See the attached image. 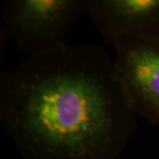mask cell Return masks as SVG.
Returning a JSON list of instances; mask_svg holds the SVG:
<instances>
[{"label":"cell","instance_id":"6da1fadb","mask_svg":"<svg viewBox=\"0 0 159 159\" xmlns=\"http://www.w3.org/2000/svg\"><path fill=\"white\" fill-rule=\"evenodd\" d=\"M0 119L23 159H118L138 127L97 44L66 43L1 72Z\"/></svg>","mask_w":159,"mask_h":159},{"label":"cell","instance_id":"7a4b0ae2","mask_svg":"<svg viewBox=\"0 0 159 159\" xmlns=\"http://www.w3.org/2000/svg\"><path fill=\"white\" fill-rule=\"evenodd\" d=\"M87 0H8L3 3L2 37L28 57L66 44V36L83 15Z\"/></svg>","mask_w":159,"mask_h":159},{"label":"cell","instance_id":"3957f363","mask_svg":"<svg viewBox=\"0 0 159 159\" xmlns=\"http://www.w3.org/2000/svg\"><path fill=\"white\" fill-rule=\"evenodd\" d=\"M114 48L117 69L135 114L159 124V39L129 37Z\"/></svg>","mask_w":159,"mask_h":159},{"label":"cell","instance_id":"277c9868","mask_svg":"<svg viewBox=\"0 0 159 159\" xmlns=\"http://www.w3.org/2000/svg\"><path fill=\"white\" fill-rule=\"evenodd\" d=\"M87 14L113 47L129 37L159 39V0H87Z\"/></svg>","mask_w":159,"mask_h":159}]
</instances>
